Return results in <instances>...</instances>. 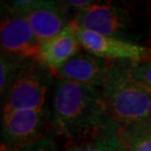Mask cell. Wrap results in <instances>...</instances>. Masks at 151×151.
Returning <instances> with one entry per match:
<instances>
[{
	"label": "cell",
	"instance_id": "1",
	"mask_svg": "<svg viewBox=\"0 0 151 151\" xmlns=\"http://www.w3.org/2000/svg\"><path fill=\"white\" fill-rule=\"evenodd\" d=\"M50 121L54 134L74 143L114 120L98 88L58 78L53 89Z\"/></svg>",
	"mask_w": 151,
	"mask_h": 151
},
{
	"label": "cell",
	"instance_id": "2",
	"mask_svg": "<svg viewBox=\"0 0 151 151\" xmlns=\"http://www.w3.org/2000/svg\"><path fill=\"white\" fill-rule=\"evenodd\" d=\"M100 91L111 117L121 128L149 118L151 91L132 78L127 62H110Z\"/></svg>",
	"mask_w": 151,
	"mask_h": 151
},
{
	"label": "cell",
	"instance_id": "3",
	"mask_svg": "<svg viewBox=\"0 0 151 151\" xmlns=\"http://www.w3.org/2000/svg\"><path fill=\"white\" fill-rule=\"evenodd\" d=\"M73 24L77 28L137 44H141L145 35L142 17L134 9L117 3L93 2L74 15Z\"/></svg>",
	"mask_w": 151,
	"mask_h": 151
},
{
	"label": "cell",
	"instance_id": "4",
	"mask_svg": "<svg viewBox=\"0 0 151 151\" xmlns=\"http://www.w3.org/2000/svg\"><path fill=\"white\" fill-rule=\"evenodd\" d=\"M52 72L39 60H27L2 96V114L43 109L52 84Z\"/></svg>",
	"mask_w": 151,
	"mask_h": 151
},
{
	"label": "cell",
	"instance_id": "5",
	"mask_svg": "<svg viewBox=\"0 0 151 151\" xmlns=\"http://www.w3.org/2000/svg\"><path fill=\"white\" fill-rule=\"evenodd\" d=\"M48 110H17L1 116V151H22L45 132Z\"/></svg>",
	"mask_w": 151,
	"mask_h": 151
},
{
	"label": "cell",
	"instance_id": "6",
	"mask_svg": "<svg viewBox=\"0 0 151 151\" xmlns=\"http://www.w3.org/2000/svg\"><path fill=\"white\" fill-rule=\"evenodd\" d=\"M11 7L26 18L39 44L60 34L73 22L59 1H13Z\"/></svg>",
	"mask_w": 151,
	"mask_h": 151
},
{
	"label": "cell",
	"instance_id": "7",
	"mask_svg": "<svg viewBox=\"0 0 151 151\" xmlns=\"http://www.w3.org/2000/svg\"><path fill=\"white\" fill-rule=\"evenodd\" d=\"M81 46L87 53L108 62H145L151 50L145 45L97 34L76 27Z\"/></svg>",
	"mask_w": 151,
	"mask_h": 151
},
{
	"label": "cell",
	"instance_id": "8",
	"mask_svg": "<svg viewBox=\"0 0 151 151\" xmlns=\"http://www.w3.org/2000/svg\"><path fill=\"white\" fill-rule=\"evenodd\" d=\"M1 53L25 60H38L39 41L27 19L12 7L2 12Z\"/></svg>",
	"mask_w": 151,
	"mask_h": 151
},
{
	"label": "cell",
	"instance_id": "9",
	"mask_svg": "<svg viewBox=\"0 0 151 151\" xmlns=\"http://www.w3.org/2000/svg\"><path fill=\"white\" fill-rule=\"evenodd\" d=\"M109 68L110 62L106 60L89 53L78 52L53 74L59 80L98 88L103 86Z\"/></svg>",
	"mask_w": 151,
	"mask_h": 151
},
{
	"label": "cell",
	"instance_id": "10",
	"mask_svg": "<svg viewBox=\"0 0 151 151\" xmlns=\"http://www.w3.org/2000/svg\"><path fill=\"white\" fill-rule=\"evenodd\" d=\"M81 47L76 26L72 22L60 34L39 44L38 60L52 73H55L80 52Z\"/></svg>",
	"mask_w": 151,
	"mask_h": 151
},
{
	"label": "cell",
	"instance_id": "11",
	"mask_svg": "<svg viewBox=\"0 0 151 151\" xmlns=\"http://www.w3.org/2000/svg\"><path fill=\"white\" fill-rule=\"evenodd\" d=\"M120 125L112 121L95 134L71 143L64 151H118L121 147Z\"/></svg>",
	"mask_w": 151,
	"mask_h": 151
},
{
	"label": "cell",
	"instance_id": "12",
	"mask_svg": "<svg viewBox=\"0 0 151 151\" xmlns=\"http://www.w3.org/2000/svg\"><path fill=\"white\" fill-rule=\"evenodd\" d=\"M121 144L127 151H151L150 118L122 128Z\"/></svg>",
	"mask_w": 151,
	"mask_h": 151
},
{
	"label": "cell",
	"instance_id": "13",
	"mask_svg": "<svg viewBox=\"0 0 151 151\" xmlns=\"http://www.w3.org/2000/svg\"><path fill=\"white\" fill-rule=\"evenodd\" d=\"M27 60L18 57L8 56L1 53L0 56V94H5L11 83L19 73Z\"/></svg>",
	"mask_w": 151,
	"mask_h": 151
},
{
	"label": "cell",
	"instance_id": "14",
	"mask_svg": "<svg viewBox=\"0 0 151 151\" xmlns=\"http://www.w3.org/2000/svg\"><path fill=\"white\" fill-rule=\"evenodd\" d=\"M132 78L151 91V62H127Z\"/></svg>",
	"mask_w": 151,
	"mask_h": 151
},
{
	"label": "cell",
	"instance_id": "15",
	"mask_svg": "<svg viewBox=\"0 0 151 151\" xmlns=\"http://www.w3.org/2000/svg\"><path fill=\"white\" fill-rule=\"evenodd\" d=\"M22 151H59L52 129L46 132L40 138L28 145Z\"/></svg>",
	"mask_w": 151,
	"mask_h": 151
},
{
	"label": "cell",
	"instance_id": "16",
	"mask_svg": "<svg viewBox=\"0 0 151 151\" xmlns=\"http://www.w3.org/2000/svg\"><path fill=\"white\" fill-rule=\"evenodd\" d=\"M60 5L64 8V10L70 15V12H74L75 15L89 5H91L94 1L89 0H66V1H59Z\"/></svg>",
	"mask_w": 151,
	"mask_h": 151
},
{
	"label": "cell",
	"instance_id": "17",
	"mask_svg": "<svg viewBox=\"0 0 151 151\" xmlns=\"http://www.w3.org/2000/svg\"><path fill=\"white\" fill-rule=\"evenodd\" d=\"M118 151H127L125 148H123V147H121V148L119 149V150H118Z\"/></svg>",
	"mask_w": 151,
	"mask_h": 151
},
{
	"label": "cell",
	"instance_id": "18",
	"mask_svg": "<svg viewBox=\"0 0 151 151\" xmlns=\"http://www.w3.org/2000/svg\"><path fill=\"white\" fill-rule=\"evenodd\" d=\"M149 118L151 119V104H150V113H149Z\"/></svg>",
	"mask_w": 151,
	"mask_h": 151
},
{
	"label": "cell",
	"instance_id": "19",
	"mask_svg": "<svg viewBox=\"0 0 151 151\" xmlns=\"http://www.w3.org/2000/svg\"><path fill=\"white\" fill-rule=\"evenodd\" d=\"M148 61H150V62H151V57H150V58H149V60H148Z\"/></svg>",
	"mask_w": 151,
	"mask_h": 151
}]
</instances>
